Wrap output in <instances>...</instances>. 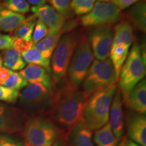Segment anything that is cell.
<instances>
[{
  "mask_svg": "<svg viewBox=\"0 0 146 146\" xmlns=\"http://www.w3.org/2000/svg\"><path fill=\"white\" fill-rule=\"evenodd\" d=\"M89 96L66 79L54 88L49 117L67 133L83 118Z\"/></svg>",
  "mask_w": 146,
  "mask_h": 146,
  "instance_id": "cell-1",
  "label": "cell"
},
{
  "mask_svg": "<svg viewBox=\"0 0 146 146\" xmlns=\"http://www.w3.org/2000/svg\"><path fill=\"white\" fill-rule=\"evenodd\" d=\"M23 133L25 146H52L66 135L47 116H29Z\"/></svg>",
  "mask_w": 146,
  "mask_h": 146,
  "instance_id": "cell-2",
  "label": "cell"
},
{
  "mask_svg": "<svg viewBox=\"0 0 146 146\" xmlns=\"http://www.w3.org/2000/svg\"><path fill=\"white\" fill-rule=\"evenodd\" d=\"M116 91V85H112L96 91L89 97L82 119L92 131L98 130L108 122L110 109Z\"/></svg>",
  "mask_w": 146,
  "mask_h": 146,
  "instance_id": "cell-3",
  "label": "cell"
},
{
  "mask_svg": "<svg viewBox=\"0 0 146 146\" xmlns=\"http://www.w3.org/2000/svg\"><path fill=\"white\" fill-rule=\"evenodd\" d=\"M81 35V32L78 30L66 33L53 53L50 66L54 88L66 79L71 58Z\"/></svg>",
  "mask_w": 146,
  "mask_h": 146,
  "instance_id": "cell-4",
  "label": "cell"
},
{
  "mask_svg": "<svg viewBox=\"0 0 146 146\" xmlns=\"http://www.w3.org/2000/svg\"><path fill=\"white\" fill-rule=\"evenodd\" d=\"M54 90L39 83L28 85L20 94L18 105L28 116H47L52 108Z\"/></svg>",
  "mask_w": 146,
  "mask_h": 146,
  "instance_id": "cell-5",
  "label": "cell"
},
{
  "mask_svg": "<svg viewBox=\"0 0 146 146\" xmlns=\"http://www.w3.org/2000/svg\"><path fill=\"white\" fill-rule=\"evenodd\" d=\"M145 63L141 56V48L137 43H135L129 52L118 78L119 91L123 101L135 85L145 77Z\"/></svg>",
  "mask_w": 146,
  "mask_h": 146,
  "instance_id": "cell-6",
  "label": "cell"
},
{
  "mask_svg": "<svg viewBox=\"0 0 146 146\" xmlns=\"http://www.w3.org/2000/svg\"><path fill=\"white\" fill-rule=\"evenodd\" d=\"M114 67L110 58L95 60L82 83V90L90 97L96 91L116 83Z\"/></svg>",
  "mask_w": 146,
  "mask_h": 146,
  "instance_id": "cell-7",
  "label": "cell"
},
{
  "mask_svg": "<svg viewBox=\"0 0 146 146\" xmlns=\"http://www.w3.org/2000/svg\"><path fill=\"white\" fill-rule=\"evenodd\" d=\"M94 61V54L85 35H81L71 58L68 71V81L79 87Z\"/></svg>",
  "mask_w": 146,
  "mask_h": 146,
  "instance_id": "cell-8",
  "label": "cell"
},
{
  "mask_svg": "<svg viewBox=\"0 0 146 146\" xmlns=\"http://www.w3.org/2000/svg\"><path fill=\"white\" fill-rule=\"evenodd\" d=\"M120 10L112 2H102L98 1L90 12L83 16L81 23L84 27H94L112 25L119 21Z\"/></svg>",
  "mask_w": 146,
  "mask_h": 146,
  "instance_id": "cell-9",
  "label": "cell"
},
{
  "mask_svg": "<svg viewBox=\"0 0 146 146\" xmlns=\"http://www.w3.org/2000/svg\"><path fill=\"white\" fill-rule=\"evenodd\" d=\"M94 56L98 60L108 58L114 38V31L111 25H104L91 28L87 36Z\"/></svg>",
  "mask_w": 146,
  "mask_h": 146,
  "instance_id": "cell-10",
  "label": "cell"
},
{
  "mask_svg": "<svg viewBox=\"0 0 146 146\" xmlns=\"http://www.w3.org/2000/svg\"><path fill=\"white\" fill-rule=\"evenodd\" d=\"M29 116L19 108L0 102V133L14 134L23 132Z\"/></svg>",
  "mask_w": 146,
  "mask_h": 146,
  "instance_id": "cell-11",
  "label": "cell"
},
{
  "mask_svg": "<svg viewBox=\"0 0 146 146\" xmlns=\"http://www.w3.org/2000/svg\"><path fill=\"white\" fill-rule=\"evenodd\" d=\"M31 11L36 18L45 24L50 31H62L66 20L58 14L52 6L45 4L33 6ZM63 33V31H62Z\"/></svg>",
  "mask_w": 146,
  "mask_h": 146,
  "instance_id": "cell-12",
  "label": "cell"
},
{
  "mask_svg": "<svg viewBox=\"0 0 146 146\" xmlns=\"http://www.w3.org/2000/svg\"><path fill=\"white\" fill-rule=\"evenodd\" d=\"M128 136L141 146H146V118L145 115L131 112L127 116Z\"/></svg>",
  "mask_w": 146,
  "mask_h": 146,
  "instance_id": "cell-13",
  "label": "cell"
},
{
  "mask_svg": "<svg viewBox=\"0 0 146 146\" xmlns=\"http://www.w3.org/2000/svg\"><path fill=\"white\" fill-rule=\"evenodd\" d=\"M92 130L80 120L66 135L67 146H94L92 139Z\"/></svg>",
  "mask_w": 146,
  "mask_h": 146,
  "instance_id": "cell-14",
  "label": "cell"
},
{
  "mask_svg": "<svg viewBox=\"0 0 146 146\" xmlns=\"http://www.w3.org/2000/svg\"><path fill=\"white\" fill-rule=\"evenodd\" d=\"M126 107L134 112L145 114L146 112V81L141 80L124 100Z\"/></svg>",
  "mask_w": 146,
  "mask_h": 146,
  "instance_id": "cell-15",
  "label": "cell"
},
{
  "mask_svg": "<svg viewBox=\"0 0 146 146\" xmlns=\"http://www.w3.org/2000/svg\"><path fill=\"white\" fill-rule=\"evenodd\" d=\"M123 98L119 90H116L112 102V106L110 109L109 116H110V123L112 131L118 138L123 135L124 115L123 111Z\"/></svg>",
  "mask_w": 146,
  "mask_h": 146,
  "instance_id": "cell-16",
  "label": "cell"
},
{
  "mask_svg": "<svg viewBox=\"0 0 146 146\" xmlns=\"http://www.w3.org/2000/svg\"><path fill=\"white\" fill-rule=\"evenodd\" d=\"M19 73L30 84L39 83L51 90H54L51 73L40 66L29 64Z\"/></svg>",
  "mask_w": 146,
  "mask_h": 146,
  "instance_id": "cell-17",
  "label": "cell"
},
{
  "mask_svg": "<svg viewBox=\"0 0 146 146\" xmlns=\"http://www.w3.org/2000/svg\"><path fill=\"white\" fill-rule=\"evenodd\" d=\"M25 18V16L12 12L0 2V31L12 33Z\"/></svg>",
  "mask_w": 146,
  "mask_h": 146,
  "instance_id": "cell-18",
  "label": "cell"
},
{
  "mask_svg": "<svg viewBox=\"0 0 146 146\" xmlns=\"http://www.w3.org/2000/svg\"><path fill=\"white\" fill-rule=\"evenodd\" d=\"M63 34L62 31H50L43 39L35 44V47L43 57L50 60Z\"/></svg>",
  "mask_w": 146,
  "mask_h": 146,
  "instance_id": "cell-19",
  "label": "cell"
},
{
  "mask_svg": "<svg viewBox=\"0 0 146 146\" xmlns=\"http://www.w3.org/2000/svg\"><path fill=\"white\" fill-rule=\"evenodd\" d=\"M127 17L137 29L141 32L146 31V4L141 0L133 5L127 12Z\"/></svg>",
  "mask_w": 146,
  "mask_h": 146,
  "instance_id": "cell-20",
  "label": "cell"
},
{
  "mask_svg": "<svg viewBox=\"0 0 146 146\" xmlns=\"http://www.w3.org/2000/svg\"><path fill=\"white\" fill-rule=\"evenodd\" d=\"M114 38L112 45L123 44L130 48L133 43V32L130 23L127 21H121L113 29Z\"/></svg>",
  "mask_w": 146,
  "mask_h": 146,
  "instance_id": "cell-21",
  "label": "cell"
},
{
  "mask_svg": "<svg viewBox=\"0 0 146 146\" xmlns=\"http://www.w3.org/2000/svg\"><path fill=\"white\" fill-rule=\"evenodd\" d=\"M0 57L5 68L10 70L21 71L26 66V62L22 58L21 54L14 47L3 50Z\"/></svg>",
  "mask_w": 146,
  "mask_h": 146,
  "instance_id": "cell-22",
  "label": "cell"
},
{
  "mask_svg": "<svg viewBox=\"0 0 146 146\" xmlns=\"http://www.w3.org/2000/svg\"><path fill=\"white\" fill-rule=\"evenodd\" d=\"M129 47L123 44H114L111 47L110 60L114 67L116 81H118L120 70L129 54Z\"/></svg>",
  "mask_w": 146,
  "mask_h": 146,
  "instance_id": "cell-23",
  "label": "cell"
},
{
  "mask_svg": "<svg viewBox=\"0 0 146 146\" xmlns=\"http://www.w3.org/2000/svg\"><path fill=\"white\" fill-rule=\"evenodd\" d=\"M94 141L98 146H118L119 138L114 135L110 123L106 124L95 133Z\"/></svg>",
  "mask_w": 146,
  "mask_h": 146,
  "instance_id": "cell-24",
  "label": "cell"
},
{
  "mask_svg": "<svg viewBox=\"0 0 146 146\" xmlns=\"http://www.w3.org/2000/svg\"><path fill=\"white\" fill-rule=\"evenodd\" d=\"M37 18L33 14L25 17V20L22 22L21 25L18 26L14 31V37L22 38L27 41H31L32 35L35 26Z\"/></svg>",
  "mask_w": 146,
  "mask_h": 146,
  "instance_id": "cell-25",
  "label": "cell"
},
{
  "mask_svg": "<svg viewBox=\"0 0 146 146\" xmlns=\"http://www.w3.org/2000/svg\"><path fill=\"white\" fill-rule=\"evenodd\" d=\"M21 56L25 62L40 66L51 73L50 60L43 57L41 53L35 48V45L31 50L22 53Z\"/></svg>",
  "mask_w": 146,
  "mask_h": 146,
  "instance_id": "cell-26",
  "label": "cell"
},
{
  "mask_svg": "<svg viewBox=\"0 0 146 146\" xmlns=\"http://www.w3.org/2000/svg\"><path fill=\"white\" fill-rule=\"evenodd\" d=\"M58 14L66 20L73 18L74 13L70 8L71 0H47Z\"/></svg>",
  "mask_w": 146,
  "mask_h": 146,
  "instance_id": "cell-27",
  "label": "cell"
},
{
  "mask_svg": "<svg viewBox=\"0 0 146 146\" xmlns=\"http://www.w3.org/2000/svg\"><path fill=\"white\" fill-rule=\"evenodd\" d=\"M96 0H71L70 8L76 15H85L94 8Z\"/></svg>",
  "mask_w": 146,
  "mask_h": 146,
  "instance_id": "cell-28",
  "label": "cell"
},
{
  "mask_svg": "<svg viewBox=\"0 0 146 146\" xmlns=\"http://www.w3.org/2000/svg\"><path fill=\"white\" fill-rule=\"evenodd\" d=\"M6 8L21 14L28 13L30 6L26 0H1L0 1Z\"/></svg>",
  "mask_w": 146,
  "mask_h": 146,
  "instance_id": "cell-29",
  "label": "cell"
},
{
  "mask_svg": "<svg viewBox=\"0 0 146 146\" xmlns=\"http://www.w3.org/2000/svg\"><path fill=\"white\" fill-rule=\"evenodd\" d=\"M28 84V82L23 78V76L19 72L11 70L10 77L5 82L3 86L19 91L20 89L26 87Z\"/></svg>",
  "mask_w": 146,
  "mask_h": 146,
  "instance_id": "cell-30",
  "label": "cell"
},
{
  "mask_svg": "<svg viewBox=\"0 0 146 146\" xmlns=\"http://www.w3.org/2000/svg\"><path fill=\"white\" fill-rule=\"evenodd\" d=\"M19 96V91L8 88L0 85V101L14 104L17 102Z\"/></svg>",
  "mask_w": 146,
  "mask_h": 146,
  "instance_id": "cell-31",
  "label": "cell"
},
{
  "mask_svg": "<svg viewBox=\"0 0 146 146\" xmlns=\"http://www.w3.org/2000/svg\"><path fill=\"white\" fill-rule=\"evenodd\" d=\"M49 32H50V29L48 27L41 21L37 20L32 35V41L33 42L34 44L38 43L45 36H47Z\"/></svg>",
  "mask_w": 146,
  "mask_h": 146,
  "instance_id": "cell-32",
  "label": "cell"
},
{
  "mask_svg": "<svg viewBox=\"0 0 146 146\" xmlns=\"http://www.w3.org/2000/svg\"><path fill=\"white\" fill-rule=\"evenodd\" d=\"M33 42L31 41H27L22 38L14 37L13 36V47L21 54L27 52L34 46Z\"/></svg>",
  "mask_w": 146,
  "mask_h": 146,
  "instance_id": "cell-33",
  "label": "cell"
},
{
  "mask_svg": "<svg viewBox=\"0 0 146 146\" xmlns=\"http://www.w3.org/2000/svg\"><path fill=\"white\" fill-rule=\"evenodd\" d=\"M0 146H25L21 140L7 134H0Z\"/></svg>",
  "mask_w": 146,
  "mask_h": 146,
  "instance_id": "cell-34",
  "label": "cell"
},
{
  "mask_svg": "<svg viewBox=\"0 0 146 146\" xmlns=\"http://www.w3.org/2000/svg\"><path fill=\"white\" fill-rule=\"evenodd\" d=\"M13 47V36L0 33V50Z\"/></svg>",
  "mask_w": 146,
  "mask_h": 146,
  "instance_id": "cell-35",
  "label": "cell"
},
{
  "mask_svg": "<svg viewBox=\"0 0 146 146\" xmlns=\"http://www.w3.org/2000/svg\"><path fill=\"white\" fill-rule=\"evenodd\" d=\"M139 1L141 0H111V2L114 3L120 10H122L129 8Z\"/></svg>",
  "mask_w": 146,
  "mask_h": 146,
  "instance_id": "cell-36",
  "label": "cell"
},
{
  "mask_svg": "<svg viewBox=\"0 0 146 146\" xmlns=\"http://www.w3.org/2000/svg\"><path fill=\"white\" fill-rule=\"evenodd\" d=\"M10 70L5 67H0V85H3L8 79L10 75Z\"/></svg>",
  "mask_w": 146,
  "mask_h": 146,
  "instance_id": "cell-37",
  "label": "cell"
},
{
  "mask_svg": "<svg viewBox=\"0 0 146 146\" xmlns=\"http://www.w3.org/2000/svg\"><path fill=\"white\" fill-rule=\"evenodd\" d=\"M120 145L121 146H141L140 145H139L138 143H135L132 140H131L130 139H127V138H124L122 141L120 142Z\"/></svg>",
  "mask_w": 146,
  "mask_h": 146,
  "instance_id": "cell-38",
  "label": "cell"
},
{
  "mask_svg": "<svg viewBox=\"0 0 146 146\" xmlns=\"http://www.w3.org/2000/svg\"><path fill=\"white\" fill-rule=\"evenodd\" d=\"M27 3H30L33 5V6H36V5H40L45 4L46 3L47 0H26Z\"/></svg>",
  "mask_w": 146,
  "mask_h": 146,
  "instance_id": "cell-39",
  "label": "cell"
},
{
  "mask_svg": "<svg viewBox=\"0 0 146 146\" xmlns=\"http://www.w3.org/2000/svg\"><path fill=\"white\" fill-rule=\"evenodd\" d=\"M52 146H67L66 143V137H62L59 139Z\"/></svg>",
  "mask_w": 146,
  "mask_h": 146,
  "instance_id": "cell-40",
  "label": "cell"
},
{
  "mask_svg": "<svg viewBox=\"0 0 146 146\" xmlns=\"http://www.w3.org/2000/svg\"><path fill=\"white\" fill-rule=\"evenodd\" d=\"M99 1H102V2H108L110 0H98Z\"/></svg>",
  "mask_w": 146,
  "mask_h": 146,
  "instance_id": "cell-41",
  "label": "cell"
},
{
  "mask_svg": "<svg viewBox=\"0 0 146 146\" xmlns=\"http://www.w3.org/2000/svg\"><path fill=\"white\" fill-rule=\"evenodd\" d=\"M2 66V60H1V58L0 57V67Z\"/></svg>",
  "mask_w": 146,
  "mask_h": 146,
  "instance_id": "cell-42",
  "label": "cell"
},
{
  "mask_svg": "<svg viewBox=\"0 0 146 146\" xmlns=\"http://www.w3.org/2000/svg\"><path fill=\"white\" fill-rule=\"evenodd\" d=\"M118 146H121V145H118Z\"/></svg>",
  "mask_w": 146,
  "mask_h": 146,
  "instance_id": "cell-43",
  "label": "cell"
},
{
  "mask_svg": "<svg viewBox=\"0 0 146 146\" xmlns=\"http://www.w3.org/2000/svg\"><path fill=\"white\" fill-rule=\"evenodd\" d=\"M1 1V0H0V1Z\"/></svg>",
  "mask_w": 146,
  "mask_h": 146,
  "instance_id": "cell-44",
  "label": "cell"
}]
</instances>
